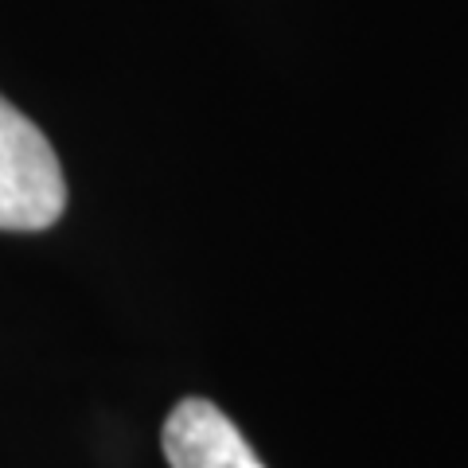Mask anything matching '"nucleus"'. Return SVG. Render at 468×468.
<instances>
[{"mask_svg": "<svg viewBox=\"0 0 468 468\" xmlns=\"http://www.w3.org/2000/svg\"><path fill=\"white\" fill-rule=\"evenodd\" d=\"M67 207L51 141L0 94V230H43Z\"/></svg>", "mask_w": 468, "mask_h": 468, "instance_id": "obj_1", "label": "nucleus"}, {"mask_svg": "<svg viewBox=\"0 0 468 468\" xmlns=\"http://www.w3.org/2000/svg\"><path fill=\"white\" fill-rule=\"evenodd\" d=\"M160 445L168 468H266L239 426L207 399H184L176 406L165 421Z\"/></svg>", "mask_w": 468, "mask_h": 468, "instance_id": "obj_2", "label": "nucleus"}]
</instances>
